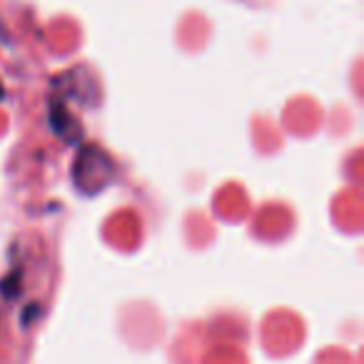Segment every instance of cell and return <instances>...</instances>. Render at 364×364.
<instances>
[{
  "label": "cell",
  "instance_id": "obj_1",
  "mask_svg": "<svg viewBox=\"0 0 364 364\" xmlns=\"http://www.w3.org/2000/svg\"><path fill=\"white\" fill-rule=\"evenodd\" d=\"M112 175H115V167H112L110 157L95 145H85L77 155L75 170H73V177H75L77 190L87 195L100 193L105 185H110Z\"/></svg>",
  "mask_w": 364,
  "mask_h": 364
}]
</instances>
